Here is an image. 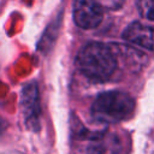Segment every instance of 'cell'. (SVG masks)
<instances>
[{"label": "cell", "mask_w": 154, "mask_h": 154, "mask_svg": "<svg viewBox=\"0 0 154 154\" xmlns=\"http://www.w3.org/2000/svg\"><path fill=\"white\" fill-rule=\"evenodd\" d=\"M117 63L114 51L100 42H91L84 46L76 58L78 70L89 79L96 82L107 81L114 73Z\"/></svg>", "instance_id": "1"}, {"label": "cell", "mask_w": 154, "mask_h": 154, "mask_svg": "<svg viewBox=\"0 0 154 154\" xmlns=\"http://www.w3.org/2000/svg\"><path fill=\"white\" fill-rule=\"evenodd\" d=\"M120 149L119 141L116 137L100 136L91 146H89L88 154H120Z\"/></svg>", "instance_id": "6"}, {"label": "cell", "mask_w": 154, "mask_h": 154, "mask_svg": "<svg viewBox=\"0 0 154 154\" xmlns=\"http://www.w3.org/2000/svg\"><path fill=\"white\" fill-rule=\"evenodd\" d=\"M5 128H6V124H5V122L0 118V136H1V134L5 131Z\"/></svg>", "instance_id": "8"}, {"label": "cell", "mask_w": 154, "mask_h": 154, "mask_svg": "<svg viewBox=\"0 0 154 154\" xmlns=\"http://www.w3.org/2000/svg\"><path fill=\"white\" fill-rule=\"evenodd\" d=\"M1 154H24V153H20V152H18V150H8V152L1 153Z\"/></svg>", "instance_id": "9"}, {"label": "cell", "mask_w": 154, "mask_h": 154, "mask_svg": "<svg viewBox=\"0 0 154 154\" xmlns=\"http://www.w3.org/2000/svg\"><path fill=\"white\" fill-rule=\"evenodd\" d=\"M73 20L82 29H94L102 20V7L97 0H73Z\"/></svg>", "instance_id": "3"}, {"label": "cell", "mask_w": 154, "mask_h": 154, "mask_svg": "<svg viewBox=\"0 0 154 154\" xmlns=\"http://www.w3.org/2000/svg\"><path fill=\"white\" fill-rule=\"evenodd\" d=\"M20 109L26 125L37 129L40 118V97L36 83H30L23 88L20 95Z\"/></svg>", "instance_id": "4"}, {"label": "cell", "mask_w": 154, "mask_h": 154, "mask_svg": "<svg viewBox=\"0 0 154 154\" xmlns=\"http://www.w3.org/2000/svg\"><path fill=\"white\" fill-rule=\"evenodd\" d=\"M137 5L141 14L154 22V0H137Z\"/></svg>", "instance_id": "7"}, {"label": "cell", "mask_w": 154, "mask_h": 154, "mask_svg": "<svg viewBox=\"0 0 154 154\" xmlns=\"http://www.w3.org/2000/svg\"><path fill=\"white\" fill-rule=\"evenodd\" d=\"M135 111V100L125 91L101 93L91 106V114L97 122L118 123L129 119Z\"/></svg>", "instance_id": "2"}, {"label": "cell", "mask_w": 154, "mask_h": 154, "mask_svg": "<svg viewBox=\"0 0 154 154\" xmlns=\"http://www.w3.org/2000/svg\"><path fill=\"white\" fill-rule=\"evenodd\" d=\"M124 40L154 52V28L140 22L131 23L123 32Z\"/></svg>", "instance_id": "5"}]
</instances>
